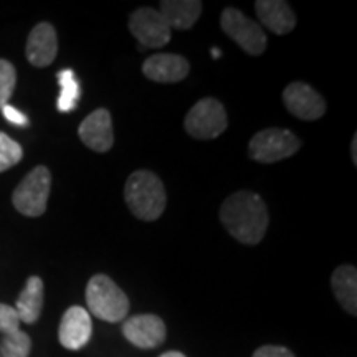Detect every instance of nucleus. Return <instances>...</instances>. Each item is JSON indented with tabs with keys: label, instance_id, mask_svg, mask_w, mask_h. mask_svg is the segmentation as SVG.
Returning a JSON list of instances; mask_svg holds the SVG:
<instances>
[{
	"label": "nucleus",
	"instance_id": "1",
	"mask_svg": "<svg viewBox=\"0 0 357 357\" xmlns=\"http://www.w3.org/2000/svg\"><path fill=\"white\" fill-rule=\"evenodd\" d=\"M220 220L240 243L257 245L266 234L270 215L260 195L250 190H238L222 204Z\"/></svg>",
	"mask_w": 357,
	"mask_h": 357
},
{
	"label": "nucleus",
	"instance_id": "2",
	"mask_svg": "<svg viewBox=\"0 0 357 357\" xmlns=\"http://www.w3.org/2000/svg\"><path fill=\"white\" fill-rule=\"evenodd\" d=\"M124 200L139 220L154 222L162 215L167 195L162 181L154 172L136 171L124 185Z\"/></svg>",
	"mask_w": 357,
	"mask_h": 357
},
{
	"label": "nucleus",
	"instance_id": "3",
	"mask_svg": "<svg viewBox=\"0 0 357 357\" xmlns=\"http://www.w3.org/2000/svg\"><path fill=\"white\" fill-rule=\"evenodd\" d=\"M86 305L91 314L106 323H119L126 318L129 300L109 276L95 275L86 287Z\"/></svg>",
	"mask_w": 357,
	"mask_h": 357
},
{
	"label": "nucleus",
	"instance_id": "4",
	"mask_svg": "<svg viewBox=\"0 0 357 357\" xmlns=\"http://www.w3.org/2000/svg\"><path fill=\"white\" fill-rule=\"evenodd\" d=\"M52 174L45 166L35 167L13 190V207L25 217H40L47 211Z\"/></svg>",
	"mask_w": 357,
	"mask_h": 357
},
{
	"label": "nucleus",
	"instance_id": "5",
	"mask_svg": "<svg viewBox=\"0 0 357 357\" xmlns=\"http://www.w3.org/2000/svg\"><path fill=\"white\" fill-rule=\"evenodd\" d=\"M301 141L288 129H263L252 137L248 144L250 158L261 164H273L291 158L300 149Z\"/></svg>",
	"mask_w": 357,
	"mask_h": 357
},
{
	"label": "nucleus",
	"instance_id": "6",
	"mask_svg": "<svg viewBox=\"0 0 357 357\" xmlns=\"http://www.w3.org/2000/svg\"><path fill=\"white\" fill-rule=\"evenodd\" d=\"M184 126L195 139H215L229 126L227 111L215 98H204L187 113Z\"/></svg>",
	"mask_w": 357,
	"mask_h": 357
},
{
	"label": "nucleus",
	"instance_id": "7",
	"mask_svg": "<svg viewBox=\"0 0 357 357\" xmlns=\"http://www.w3.org/2000/svg\"><path fill=\"white\" fill-rule=\"evenodd\" d=\"M220 25L223 32L250 55H261L266 50V33L261 25L236 8L229 7L222 12Z\"/></svg>",
	"mask_w": 357,
	"mask_h": 357
},
{
	"label": "nucleus",
	"instance_id": "8",
	"mask_svg": "<svg viewBox=\"0 0 357 357\" xmlns=\"http://www.w3.org/2000/svg\"><path fill=\"white\" fill-rule=\"evenodd\" d=\"M129 30L144 48H160L171 42V26L159 8L142 7L134 12L129 19Z\"/></svg>",
	"mask_w": 357,
	"mask_h": 357
},
{
	"label": "nucleus",
	"instance_id": "9",
	"mask_svg": "<svg viewBox=\"0 0 357 357\" xmlns=\"http://www.w3.org/2000/svg\"><path fill=\"white\" fill-rule=\"evenodd\" d=\"M283 101L289 113L305 121H314L326 113L324 98L310 84L301 82L289 83L284 88Z\"/></svg>",
	"mask_w": 357,
	"mask_h": 357
},
{
	"label": "nucleus",
	"instance_id": "10",
	"mask_svg": "<svg viewBox=\"0 0 357 357\" xmlns=\"http://www.w3.org/2000/svg\"><path fill=\"white\" fill-rule=\"evenodd\" d=\"M123 334L131 344L139 349H154L166 341V324L155 314H137L126 319Z\"/></svg>",
	"mask_w": 357,
	"mask_h": 357
},
{
	"label": "nucleus",
	"instance_id": "11",
	"mask_svg": "<svg viewBox=\"0 0 357 357\" xmlns=\"http://www.w3.org/2000/svg\"><path fill=\"white\" fill-rule=\"evenodd\" d=\"M79 139L96 153H108L114 144L113 121L108 109L100 108L83 119L78 128Z\"/></svg>",
	"mask_w": 357,
	"mask_h": 357
},
{
	"label": "nucleus",
	"instance_id": "12",
	"mask_svg": "<svg viewBox=\"0 0 357 357\" xmlns=\"http://www.w3.org/2000/svg\"><path fill=\"white\" fill-rule=\"evenodd\" d=\"M93 323L89 312L82 306H71L65 311L58 328L60 344L70 351H78L91 339Z\"/></svg>",
	"mask_w": 357,
	"mask_h": 357
},
{
	"label": "nucleus",
	"instance_id": "13",
	"mask_svg": "<svg viewBox=\"0 0 357 357\" xmlns=\"http://www.w3.org/2000/svg\"><path fill=\"white\" fill-rule=\"evenodd\" d=\"M189 61L174 53H159L149 56L142 65L146 78L155 83H178L189 75Z\"/></svg>",
	"mask_w": 357,
	"mask_h": 357
},
{
	"label": "nucleus",
	"instance_id": "14",
	"mask_svg": "<svg viewBox=\"0 0 357 357\" xmlns=\"http://www.w3.org/2000/svg\"><path fill=\"white\" fill-rule=\"evenodd\" d=\"M26 60L37 68L52 65L58 53V38L53 25L38 24L26 40Z\"/></svg>",
	"mask_w": 357,
	"mask_h": 357
},
{
	"label": "nucleus",
	"instance_id": "15",
	"mask_svg": "<svg viewBox=\"0 0 357 357\" xmlns=\"http://www.w3.org/2000/svg\"><path fill=\"white\" fill-rule=\"evenodd\" d=\"M255 12L260 24L276 35H287L296 26V17L283 0H258Z\"/></svg>",
	"mask_w": 357,
	"mask_h": 357
},
{
	"label": "nucleus",
	"instance_id": "16",
	"mask_svg": "<svg viewBox=\"0 0 357 357\" xmlns=\"http://www.w3.org/2000/svg\"><path fill=\"white\" fill-rule=\"evenodd\" d=\"M160 15L171 29L189 30L202 13V2L199 0H164L160 2Z\"/></svg>",
	"mask_w": 357,
	"mask_h": 357
},
{
	"label": "nucleus",
	"instance_id": "17",
	"mask_svg": "<svg viewBox=\"0 0 357 357\" xmlns=\"http://www.w3.org/2000/svg\"><path fill=\"white\" fill-rule=\"evenodd\" d=\"M333 293L349 314H357V270L356 266L342 265L334 270L331 278Z\"/></svg>",
	"mask_w": 357,
	"mask_h": 357
},
{
	"label": "nucleus",
	"instance_id": "18",
	"mask_svg": "<svg viewBox=\"0 0 357 357\" xmlns=\"http://www.w3.org/2000/svg\"><path fill=\"white\" fill-rule=\"evenodd\" d=\"M43 307V281L38 276H30L20 296L17 298L15 311L20 323L33 324L42 314Z\"/></svg>",
	"mask_w": 357,
	"mask_h": 357
},
{
	"label": "nucleus",
	"instance_id": "19",
	"mask_svg": "<svg viewBox=\"0 0 357 357\" xmlns=\"http://www.w3.org/2000/svg\"><path fill=\"white\" fill-rule=\"evenodd\" d=\"M58 83H60V96H58L56 108L60 113H70L78 106L82 88L73 70H61L58 73Z\"/></svg>",
	"mask_w": 357,
	"mask_h": 357
},
{
	"label": "nucleus",
	"instance_id": "20",
	"mask_svg": "<svg viewBox=\"0 0 357 357\" xmlns=\"http://www.w3.org/2000/svg\"><path fill=\"white\" fill-rule=\"evenodd\" d=\"M30 349H32V341H30L29 334L22 329L6 334L0 341L2 357H29Z\"/></svg>",
	"mask_w": 357,
	"mask_h": 357
},
{
	"label": "nucleus",
	"instance_id": "21",
	"mask_svg": "<svg viewBox=\"0 0 357 357\" xmlns=\"http://www.w3.org/2000/svg\"><path fill=\"white\" fill-rule=\"evenodd\" d=\"M22 158H24V151L19 142L8 137L6 132H0V172L19 164Z\"/></svg>",
	"mask_w": 357,
	"mask_h": 357
},
{
	"label": "nucleus",
	"instance_id": "22",
	"mask_svg": "<svg viewBox=\"0 0 357 357\" xmlns=\"http://www.w3.org/2000/svg\"><path fill=\"white\" fill-rule=\"evenodd\" d=\"M17 84V71L10 61L0 60V109L7 105Z\"/></svg>",
	"mask_w": 357,
	"mask_h": 357
},
{
	"label": "nucleus",
	"instance_id": "23",
	"mask_svg": "<svg viewBox=\"0 0 357 357\" xmlns=\"http://www.w3.org/2000/svg\"><path fill=\"white\" fill-rule=\"evenodd\" d=\"M19 329H20V319H19V314H17L15 307L0 303V333H3V336H6V334L19 331Z\"/></svg>",
	"mask_w": 357,
	"mask_h": 357
},
{
	"label": "nucleus",
	"instance_id": "24",
	"mask_svg": "<svg viewBox=\"0 0 357 357\" xmlns=\"http://www.w3.org/2000/svg\"><path fill=\"white\" fill-rule=\"evenodd\" d=\"M2 114H3V118L7 119L8 123H12V124H15V126H29V118H26V116L22 113V111H19V109H15L13 108V106H10V105H6L2 108Z\"/></svg>",
	"mask_w": 357,
	"mask_h": 357
},
{
	"label": "nucleus",
	"instance_id": "25",
	"mask_svg": "<svg viewBox=\"0 0 357 357\" xmlns=\"http://www.w3.org/2000/svg\"><path fill=\"white\" fill-rule=\"evenodd\" d=\"M253 357H294V354L287 347L281 346H263L255 351Z\"/></svg>",
	"mask_w": 357,
	"mask_h": 357
},
{
	"label": "nucleus",
	"instance_id": "26",
	"mask_svg": "<svg viewBox=\"0 0 357 357\" xmlns=\"http://www.w3.org/2000/svg\"><path fill=\"white\" fill-rule=\"evenodd\" d=\"M352 160H354V164H357V136H354V139H352Z\"/></svg>",
	"mask_w": 357,
	"mask_h": 357
},
{
	"label": "nucleus",
	"instance_id": "27",
	"mask_svg": "<svg viewBox=\"0 0 357 357\" xmlns=\"http://www.w3.org/2000/svg\"><path fill=\"white\" fill-rule=\"evenodd\" d=\"M160 357H187V356H184L182 352H178V351H169V352H164Z\"/></svg>",
	"mask_w": 357,
	"mask_h": 357
},
{
	"label": "nucleus",
	"instance_id": "28",
	"mask_svg": "<svg viewBox=\"0 0 357 357\" xmlns=\"http://www.w3.org/2000/svg\"><path fill=\"white\" fill-rule=\"evenodd\" d=\"M212 53H213V56H220V52H218V50H212Z\"/></svg>",
	"mask_w": 357,
	"mask_h": 357
}]
</instances>
